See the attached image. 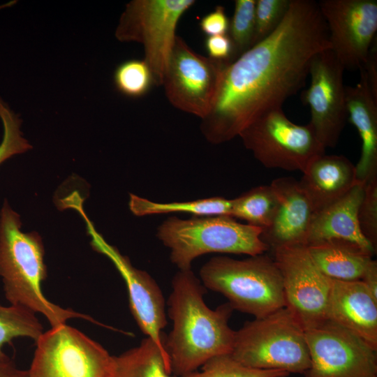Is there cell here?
<instances>
[{
    "label": "cell",
    "mask_w": 377,
    "mask_h": 377,
    "mask_svg": "<svg viewBox=\"0 0 377 377\" xmlns=\"http://www.w3.org/2000/svg\"><path fill=\"white\" fill-rule=\"evenodd\" d=\"M318 3L291 0L278 27L225 68L214 105L200 129L212 144L230 141L305 84L313 57L330 49Z\"/></svg>",
    "instance_id": "6da1fadb"
},
{
    "label": "cell",
    "mask_w": 377,
    "mask_h": 377,
    "mask_svg": "<svg viewBox=\"0 0 377 377\" xmlns=\"http://www.w3.org/2000/svg\"><path fill=\"white\" fill-rule=\"evenodd\" d=\"M230 355L247 367L289 374L311 366L304 330L286 306L246 322L235 332Z\"/></svg>",
    "instance_id": "8992f818"
},
{
    "label": "cell",
    "mask_w": 377,
    "mask_h": 377,
    "mask_svg": "<svg viewBox=\"0 0 377 377\" xmlns=\"http://www.w3.org/2000/svg\"><path fill=\"white\" fill-rule=\"evenodd\" d=\"M269 185L277 197L278 207L271 225L263 230L262 239L273 249L285 244H305L314 212L299 181L283 177Z\"/></svg>",
    "instance_id": "e0dca14e"
},
{
    "label": "cell",
    "mask_w": 377,
    "mask_h": 377,
    "mask_svg": "<svg viewBox=\"0 0 377 377\" xmlns=\"http://www.w3.org/2000/svg\"><path fill=\"white\" fill-rule=\"evenodd\" d=\"M114 360V377H177L165 349L147 337Z\"/></svg>",
    "instance_id": "7402d4cb"
},
{
    "label": "cell",
    "mask_w": 377,
    "mask_h": 377,
    "mask_svg": "<svg viewBox=\"0 0 377 377\" xmlns=\"http://www.w3.org/2000/svg\"><path fill=\"white\" fill-rule=\"evenodd\" d=\"M263 230L237 222L228 216L169 217L157 228L156 236L170 249V258L179 270L191 269L192 262L209 253H264L269 246L262 239Z\"/></svg>",
    "instance_id": "277c9868"
},
{
    "label": "cell",
    "mask_w": 377,
    "mask_h": 377,
    "mask_svg": "<svg viewBox=\"0 0 377 377\" xmlns=\"http://www.w3.org/2000/svg\"><path fill=\"white\" fill-rule=\"evenodd\" d=\"M364 194V184L358 183L347 194L313 214L305 245L330 239H343L359 245L374 256L376 249L362 234L357 212Z\"/></svg>",
    "instance_id": "d6986e66"
},
{
    "label": "cell",
    "mask_w": 377,
    "mask_h": 377,
    "mask_svg": "<svg viewBox=\"0 0 377 377\" xmlns=\"http://www.w3.org/2000/svg\"><path fill=\"white\" fill-rule=\"evenodd\" d=\"M274 260L282 276L286 306L304 330L327 320L330 278L316 267L304 244L274 249Z\"/></svg>",
    "instance_id": "7c38bea8"
},
{
    "label": "cell",
    "mask_w": 377,
    "mask_h": 377,
    "mask_svg": "<svg viewBox=\"0 0 377 377\" xmlns=\"http://www.w3.org/2000/svg\"><path fill=\"white\" fill-rule=\"evenodd\" d=\"M278 377H288V376H278Z\"/></svg>",
    "instance_id": "d590c367"
},
{
    "label": "cell",
    "mask_w": 377,
    "mask_h": 377,
    "mask_svg": "<svg viewBox=\"0 0 377 377\" xmlns=\"http://www.w3.org/2000/svg\"><path fill=\"white\" fill-rule=\"evenodd\" d=\"M344 68L331 50L317 53L311 60L309 88L302 99L311 111L309 124L325 147H334L348 119Z\"/></svg>",
    "instance_id": "5bb4252c"
},
{
    "label": "cell",
    "mask_w": 377,
    "mask_h": 377,
    "mask_svg": "<svg viewBox=\"0 0 377 377\" xmlns=\"http://www.w3.org/2000/svg\"><path fill=\"white\" fill-rule=\"evenodd\" d=\"M279 370H261L247 367L235 360L230 354L215 356L193 371L179 377H278L288 376Z\"/></svg>",
    "instance_id": "83f0119b"
},
{
    "label": "cell",
    "mask_w": 377,
    "mask_h": 377,
    "mask_svg": "<svg viewBox=\"0 0 377 377\" xmlns=\"http://www.w3.org/2000/svg\"><path fill=\"white\" fill-rule=\"evenodd\" d=\"M299 183L315 213L334 203L360 183L355 165L343 155L315 158L302 172Z\"/></svg>",
    "instance_id": "ac0fdd59"
},
{
    "label": "cell",
    "mask_w": 377,
    "mask_h": 377,
    "mask_svg": "<svg viewBox=\"0 0 377 377\" xmlns=\"http://www.w3.org/2000/svg\"><path fill=\"white\" fill-rule=\"evenodd\" d=\"M0 377H29L28 370L18 369L10 359L0 360Z\"/></svg>",
    "instance_id": "836d02e7"
},
{
    "label": "cell",
    "mask_w": 377,
    "mask_h": 377,
    "mask_svg": "<svg viewBox=\"0 0 377 377\" xmlns=\"http://www.w3.org/2000/svg\"><path fill=\"white\" fill-rule=\"evenodd\" d=\"M291 0H256L253 45L270 35L286 16Z\"/></svg>",
    "instance_id": "f546056e"
},
{
    "label": "cell",
    "mask_w": 377,
    "mask_h": 377,
    "mask_svg": "<svg viewBox=\"0 0 377 377\" xmlns=\"http://www.w3.org/2000/svg\"><path fill=\"white\" fill-rule=\"evenodd\" d=\"M306 246L316 267L332 279L362 280L373 260V256L359 245L343 239H330Z\"/></svg>",
    "instance_id": "44dd1931"
},
{
    "label": "cell",
    "mask_w": 377,
    "mask_h": 377,
    "mask_svg": "<svg viewBox=\"0 0 377 377\" xmlns=\"http://www.w3.org/2000/svg\"><path fill=\"white\" fill-rule=\"evenodd\" d=\"M230 21L222 6L205 15L200 21L201 31L207 36L227 34Z\"/></svg>",
    "instance_id": "1f68e13d"
},
{
    "label": "cell",
    "mask_w": 377,
    "mask_h": 377,
    "mask_svg": "<svg viewBox=\"0 0 377 377\" xmlns=\"http://www.w3.org/2000/svg\"><path fill=\"white\" fill-rule=\"evenodd\" d=\"M71 208L84 219L93 249L108 257L123 277L128 290L129 307L140 330L164 348L165 335L162 330L168 321L165 302L159 286L149 274L135 267L127 256L108 244L96 231L83 209L82 200H75Z\"/></svg>",
    "instance_id": "4fadbf2b"
},
{
    "label": "cell",
    "mask_w": 377,
    "mask_h": 377,
    "mask_svg": "<svg viewBox=\"0 0 377 377\" xmlns=\"http://www.w3.org/2000/svg\"><path fill=\"white\" fill-rule=\"evenodd\" d=\"M277 207L278 199L271 186H258L232 199L231 217L263 230L271 225Z\"/></svg>",
    "instance_id": "cb8c5ba5"
},
{
    "label": "cell",
    "mask_w": 377,
    "mask_h": 377,
    "mask_svg": "<svg viewBox=\"0 0 377 377\" xmlns=\"http://www.w3.org/2000/svg\"><path fill=\"white\" fill-rule=\"evenodd\" d=\"M43 333V327L36 313L19 306L0 304V360L9 358L2 348L17 337H27L35 341Z\"/></svg>",
    "instance_id": "d4e9b609"
},
{
    "label": "cell",
    "mask_w": 377,
    "mask_h": 377,
    "mask_svg": "<svg viewBox=\"0 0 377 377\" xmlns=\"http://www.w3.org/2000/svg\"><path fill=\"white\" fill-rule=\"evenodd\" d=\"M256 0H236L228 35L233 48L232 61L253 46Z\"/></svg>",
    "instance_id": "484cf974"
},
{
    "label": "cell",
    "mask_w": 377,
    "mask_h": 377,
    "mask_svg": "<svg viewBox=\"0 0 377 377\" xmlns=\"http://www.w3.org/2000/svg\"><path fill=\"white\" fill-rule=\"evenodd\" d=\"M360 80L355 87L346 86L348 119L362 141L361 155L355 165L357 180L364 184L377 177V97L360 68Z\"/></svg>",
    "instance_id": "ffe728a7"
},
{
    "label": "cell",
    "mask_w": 377,
    "mask_h": 377,
    "mask_svg": "<svg viewBox=\"0 0 377 377\" xmlns=\"http://www.w3.org/2000/svg\"><path fill=\"white\" fill-rule=\"evenodd\" d=\"M129 208L138 216L188 213L195 216H231L232 199L212 197L185 202H158L131 193Z\"/></svg>",
    "instance_id": "603a6c76"
},
{
    "label": "cell",
    "mask_w": 377,
    "mask_h": 377,
    "mask_svg": "<svg viewBox=\"0 0 377 377\" xmlns=\"http://www.w3.org/2000/svg\"><path fill=\"white\" fill-rule=\"evenodd\" d=\"M244 147L265 168L303 172L325 147L308 124L292 122L281 108L261 115L239 135Z\"/></svg>",
    "instance_id": "ba28073f"
},
{
    "label": "cell",
    "mask_w": 377,
    "mask_h": 377,
    "mask_svg": "<svg viewBox=\"0 0 377 377\" xmlns=\"http://www.w3.org/2000/svg\"><path fill=\"white\" fill-rule=\"evenodd\" d=\"M304 333L311 360L306 377H377V350L350 331L326 320Z\"/></svg>",
    "instance_id": "8fae6325"
},
{
    "label": "cell",
    "mask_w": 377,
    "mask_h": 377,
    "mask_svg": "<svg viewBox=\"0 0 377 377\" xmlns=\"http://www.w3.org/2000/svg\"><path fill=\"white\" fill-rule=\"evenodd\" d=\"M206 291L191 269L179 270L172 278L168 300L172 329L165 337L163 346L177 377L232 352L235 331L228 321L233 309L226 302L211 309L204 300Z\"/></svg>",
    "instance_id": "7a4b0ae2"
},
{
    "label": "cell",
    "mask_w": 377,
    "mask_h": 377,
    "mask_svg": "<svg viewBox=\"0 0 377 377\" xmlns=\"http://www.w3.org/2000/svg\"><path fill=\"white\" fill-rule=\"evenodd\" d=\"M228 64L195 52L177 36L163 84L168 100L175 108L204 119L214 105Z\"/></svg>",
    "instance_id": "30bf717a"
},
{
    "label": "cell",
    "mask_w": 377,
    "mask_h": 377,
    "mask_svg": "<svg viewBox=\"0 0 377 377\" xmlns=\"http://www.w3.org/2000/svg\"><path fill=\"white\" fill-rule=\"evenodd\" d=\"M331 50L344 70L366 63L377 31L376 0H322L318 3Z\"/></svg>",
    "instance_id": "9a60e30c"
},
{
    "label": "cell",
    "mask_w": 377,
    "mask_h": 377,
    "mask_svg": "<svg viewBox=\"0 0 377 377\" xmlns=\"http://www.w3.org/2000/svg\"><path fill=\"white\" fill-rule=\"evenodd\" d=\"M36 343L29 377H114V356L66 323L52 327Z\"/></svg>",
    "instance_id": "9c48e42d"
},
{
    "label": "cell",
    "mask_w": 377,
    "mask_h": 377,
    "mask_svg": "<svg viewBox=\"0 0 377 377\" xmlns=\"http://www.w3.org/2000/svg\"><path fill=\"white\" fill-rule=\"evenodd\" d=\"M362 281L373 295L377 298V263L372 260L368 266Z\"/></svg>",
    "instance_id": "e575fe53"
},
{
    "label": "cell",
    "mask_w": 377,
    "mask_h": 377,
    "mask_svg": "<svg viewBox=\"0 0 377 377\" xmlns=\"http://www.w3.org/2000/svg\"><path fill=\"white\" fill-rule=\"evenodd\" d=\"M0 119L3 126V135L0 142V164L13 156L27 151L32 146L21 131L22 120L0 98Z\"/></svg>",
    "instance_id": "f1b7e54d"
},
{
    "label": "cell",
    "mask_w": 377,
    "mask_h": 377,
    "mask_svg": "<svg viewBox=\"0 0 377 377\" xmlns=\"http://www.w3.org/2000/svg\"><path fill=\"white\" fill-rule=\"evenodd\" d=\"M330 281L327 320L343 327L377 350V298L362 280Z\"/></svg>",
    "instance_id": "2e32d148"
},
{
    "label": "cell",
    "mask_w": 377,
    "mask_h": 377,
    "mask_svg": "<svg viewBox=\"0 0 377 377\" xmlns=\"http://www.w3.org/2000/svg\"><path fill=\"white\" fill-rule=\"evenodd\" d=\"M21 226L20 216L5 200L0 212V276L10 305L43 314L51 327L72 318L96 323L91 316L64 309L45 297L41 286L47 268L42 239L36 232H23Z\"/></svg>",
    "instance_id": "3957f363"
},
{
    "label": "cell",
    "mask_w": 377,
    "mask_h": 377,
    "mask_svg": "<svg viewBox=\"0 0 377 377\" xmlns=\"http://www.w3.org/2000/svg\"><path fill=\"white\" fill-rule=\"evenodd\" d=\"M363 236L376 249L377 245V177L364 184V194L357 212Z\"/></svg>",
    "instance_id": "4dcf8cb0"
},
{
    "label": "cell",
    "mask_w": 377,
    "mask_h": 377,
    "mask_svg": "<svg viewBox=\"0 0 377 377\" xmlns=\"http://www.w3.org/2000/svg\"><path fill=\"white\" fill-rule=\"evenodd\" d=\"M114 83L123 95L138 98L148 92L154 80L151 70L143 59H130L116 68Z\"/></svg>",
    "instance_id": "4316f807"
},
{
    "label": "cell",
    "mask_w": 377,
    "mask_h": 377,
    "mask_svg": "<svg viewBox=\"0 0 377 377\" xmlns=\"http://www.w3.org/2000/svg\"><path fill=\"white\" fill-rule=\"evenodd\" d=\"M199 274L206 289L222 294L233 310L255 318L286 306L280 270L274 260L264 253L243 260L213 257Z\"/></svg>",
    "instance_id": "5b68a950"
},
{
    "label": "cell",
    "mask_w": 377,
    "mask_h": 377,
    "mask_svg": "<svg viewBox=\"0 0 377 377\" xmlns=\"http://www.w3.org/2000/svg\"><path fill=\"white\" fill-rule=\"evenodd\" d=\"M194 0H133L121 14L115 36L121 42H137L144 47V61L154 84L163 85L178 22Z\"/></svg>",
    "instance_id": "52a82bcc"
},
{
    "label": "cell",
    "mask_w": 377,
    "mask_h": 377,
    "mask_svg": "<svg viewBox=\"0 0 377 377\" xmlns=\"http://www.w3.org/2000/svg\"><path fill=\"white\" fill-rule=\"evenodd\" d=\"M205 45L209 58L228 63L232 62V44L228 34L207 36Z\"/></svg>",
    "instance_id": "d6a6232c"
}]
</instances>
